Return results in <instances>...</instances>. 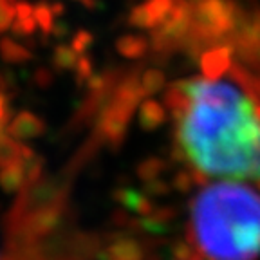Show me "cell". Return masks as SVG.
Wrapping results in <instances>:
<instances>
[{
  "label": "cell",
  "mask_w": 260,
  "mask_h": 260,
  "mask_svg": "<svg viewBox=\"0 0 260 260\" xmlns=\"http://www.w3.org/2000/svg\"><path fill=\"white\" fill-rule=\"evenodd\" d=\"M190 107L179 141L204 175L260 183V118L251 98L224 81H186Z\"/></svg>",
  "instance_id": "obj_1"
},
{
  "label": "cell",
  "mask_w": 260,
  "mask_h": 260,
  "mask_svg": "<svg viewBox=\"0 0 260 260\" xmlns=\"http://www.w3.org/2000/svg\"><path fill=\"white\" fill-rule=\"evenodd\" d=\"M190 233L204 260L260 258V193L246 184L222 181L195 195Z\"/></svg>",
  "instance_id": "obj_2"
},
{
  "label": "cell",
  "mask_w": 260,
  "mask_h": 260,
  "mask_svg": "<svg viewBox=\"0 0 260 260\" xmlns=\"http://www.w3.org/2000/svg\"><path fill=\"white\" fill-rule=\"evenodd\" d=\"M239 13L230 0H197L191 9V27L188 37L193 44H208L237 29Z\"/></svg>",
  "instance_id": "obj_3"
},
{
  "label": "cell",
  "mask_w": 260,
  "mask_h": 260,
  "mask_svg": "<svg viewBox=\"0 0 260 260\" xmlns=\"http://www.w3.org/2000/svg\"><path fill=\"white\" fill-rule=\"evenodd\" d=\"M232 47L219 45V47H210L206 53L201 56V71L206 80H219L224 73L232 71Z\"/></svg>",
  "instance_id": "obj_4"
},
{
  "label": "cell",
  "mask_w": 260,
  "mask_h": 260,
  "mask_svg": "<svg viewBox=\"0 0 260 260\" xmlns=\"http://www.w3.org/2000/svg\"><path fill=\"white\" fill-rule=\"evenodd\" d=\"M44 121L38 118L37 114L27 112V110H22L11 118V121L6 126V132H8L11 138L18 139V141H25V139H35L38 136L44 134Z\"/></svg>",
  "instance_id": "obj_5"
},
{
  "label": "cell",
  "mask_w": 260,
  "mask_h": 260,
  "mask_svg": "<svg viewBox=\"0 0 260 260\" xmlns=\"http://www.w3.org/2000/svg\"><path fill=\"white\" fill-rule=\"evenodd\" d=\"M138 118H139V125L145 130H155L167 119V110H165V105H161L157 100L146 98V100H143L139 103Z\"/></svg>",
  "instance_id": "obj_6"
},
{
  "label": "cell",
  "mask_w": 260,
  "mask_h": 260,
  "mask_svg": "<svg viewBox=\"0 0 260 260\" xmlns=\"http://www.w3.org/2000/svg\"><path fill=\"white\" fill-rule=\"evenodd\" d=\"M165 105L170 109V112L175 118H183L184 112L190 107V94L186 89V81H177L175 85H172L165 94Z\"/></svg>",
  "instance_id": "obj_7"
},
{
  "label": "cell",
  "mask_w": 260,
  "mask_h": 260,
  "mask_svg": "<svg viewBox=\"0 0 260 260\" xmlns=\"http://www.w3.org/2000/svg\"><path fill=\"white\" fill-rule=\"evenodd\" d=\"M24 181H27V177H25V168L22 159L20 161L9 162L6 167H0V186L4 188V190H18L24 184Z\"/></svg>",
  "instance_id": "obj_8"
},
{
  "label": "cell",
  "mask_w": 260,
  "mask_h": 260,
  "mask_svg": "<svg viewBox=\"0 0 260 260\" xmlns=\"http://www.w3.org/2000/svg\"><path fill=\"white\" fill-rule=\"evenodd\" d=\"M116 49L118 53L130 60L141 58L148 49V42L139 35H123L116 40Z\"/></svg>",
  "instance_id": "obj_9"
},
{
  "label": "cell",
  "mask_w": 260,
  "mask_h": 260,
  "mask_svg": "<svg viewBox=\"0 0 260 260\" xmlns=\"http://www.w3.org/2000/svg\"><path fill=\"white\" fill-rule=\"evenodd\" d=\"M22 152H24V145L22 143H18L15 138H11L6 130L0 132V167L20 161Z\"/></svg>",
  "instance_id": "obj_10"
},
{
  "label": "cell",
  "mask_w": 260,
  "mask_h": 260,
  "mask_svg": "<svg viewBox=\"0 0 260 260\" xmlns=\"http://www.w3.org/2000/svg\"><path fill=\"white\" fill-rule=\"evenodd\" d=\"M0 54L9 63H24V61L31 60V53L27 49L24 45L16 44L11 38H2L0 40Z\"/></svg>",
  "instance_id": "obj_11"
},
{
  "label": "cell",
  "mask_w": 260,
  "mask_h": 260,
  "mask_svg": "<svg viewBox=\"0 0 260 260\" xmlns=\"http://www.w3.org/2000/svg\"><path fill=\"white\" fill-rule=\"evenodd\" d=\"M80 54L73 49V45L58 44L53 51V63L60 71H73L78 63Z\"/></svg>",
  "instance_id": "obj_12"
},
{
  "label": "cell",
  "mask_w": 260,
  "mask_h": 260,
  "mask_svg": "<svg viewBox=\"0 0 260 260\" xmlns=\"http://www.w3.org/2000/svg\"><path fill=\"white\" fill-rule=\"evenodd\" d=\"M141 89L145 96H154V94L161 92L167 85V76L159 69H148L143 73L141 76Z\"/></svg>",
  "instance_id": "obj_13"
},
{
  "label": "cell",
  "mask_w": 260,
  "mask_h": 260,
  "mask_svg": "<svg viewBox=\"0 0 260 260\" xmlns=\"http://www.w3.org/2000/svg\"><path fill=\"white\" fill-rule=\"evenodd\" d=\"M35 18H37V24L42 31L53 32L54 15H53V11H51V6L45 4V2H40V4L35 6Z\"/></svg>",
  "instance_id": "obj_14"
},
{
  "label": "cell",
  "mask_w": 260,
  "mask_h": 260,
  "mask_svg": "<svg viewBox=\"0 0 260 260\" xmlns=\"http://www.w3.org/2000/svg\"><path fill=\"white\" fill-rule=\"evenodd\" d=\"M37 27H38V24H37L35 15L24 16V18H18V16H16L11 25V31H13V35H18V37H31L32 32L37 31Z\"/></svg>",
  "instance_id": "obj_15"
},
{
  "label": "cell",
  "mask_w": 260,
  "mask_h": 260,
  "mask_svg": "<svg viewBox=\"0 0 260 260\" xmlns=\"http://www.w3.org/2000/svg\"><path fill=\"white\" fill-rule=\"evenodd\" d=\"M16 18V9L13 0H0V32L13 25Z\"/></svg>",
  "instance_id": "obj_16"
},
{
  "label": "cell",
  "mask_w": 260,
  "mask_h": 260,
  "mask_svg": "<svg viewBox=\"0 0 260 260\" xmlns=\"http://www.w3.org/2000/svg\"><path fill=\"white\" fill-rule=\"evenodd\" d=\"M92 44H94L92 32L87 31V29H80L73 37V42H71V45H73V49L78 54H85L92 47Z\"/></svg>",
  "instance_id": "obj_17"
},
{
  "label": "cell",
  "mask_w": 260,
  "mask_h": 260,
  "mask_svg": "<svg viewBox=\"0 0 260 260\" xmlns=\"http://www.w3.org/2000/svg\"><path fill=\"white\" fill-rule=\"evenodd\" d=\"M162 170V162L155 157L150 159H145V161L139 165L138 172H139V177L145 179V181H152L154 177H157V174Z\"/></svg>",
  "instance_id": "obj_18"
},
{
  "label": "cell",
  "mask_w": 260,
  "mask_h": 260,
  "mask_svg": "<svg viewBox=\"0 0 260 260\" xmlns=\"http://www.w3.org/2000/svg\"><path fill=\"white\" fill-rule=\"evenodd\" d=\"M128 22H130V25H134V27H138V29H150V24H148V13H146L145 4L136 6V8L130 11Z\"/></svg>",
  "instance_id": "obj_19"
},
{
  "label": "cell",
  "mask_w": 260,
  "mask_h": 260,
  "mask_svg": "<svg viewBox=\"0 0 260 260\" xmlns=\"http://www.w3.org/2000/svg\"><path fill=\"white\" fill-rule=\"evenodd\" d=\"M74 71H76L78 81H80V83H83V81H85V83H87V81L92 78V61H90V58L85 56V54H80Z\"/></svg>",
  "instance_id": "obj_20"
},
{
  "label": "cell",
  "mask_w": 260,
  "mask_h": 260,
  "mask_svg": "<svg viewBox=\"0 0 260 260\" xmlns=\"http://www.w3.org/2000/svg\"><path fill=\"white\" fill-rule=\"evenodd\" d=\"M37 81H38V85H42V87L49 85V83L53 81V74L49 73V71L40 69V71L37 73Z\"/></svg>",
  "instance_id": "obj_21"
},
{
  "label": "cell",
  "mask_w": 260,
  "mask_h": 260,
  "mask_svg": "<svg viewBox=\"0 0 260 260\" xmlns=\"http://www.w3.org/2000/svg\"><path fill=\"white\" fill-rule=\"evenodd\" d=\"M51 11H53L54 16H60V15H63V13H65V6L61 4V2H56V4L51 6Z\"/></svg>",
  "instance_id": "obj_22"
},
{
  "label": "cell",
  "mask_w": 260,
  "mask_h": 260,
  "mask_svg": "<svg viewBox=\"0 0 260 260\" xmlns=\"http://www.w3.org/2000/svg\"><path fill=\"white\" fill-rule=\"evenodd\" d=\"M76 2H80V4H83L85 8H89V9L98 8V0H76Z\"/></svg>",
  "instance_id": "obj_23"
},
{
  "label": "cell",
  "mask_w": 260,
  "mask_h": 260,
  "mask_svg": "<svg viewBox=\"0 0 260 260\" xmlns=\"http://www.w3.org/2000/svg\"><path fill=\"white\" fill-rule=\"evenodd\" d=\"M65 29H67V25H65V24H58V25H54V27H53V32L56 35V37H58V35L61 37V35H65Z\"/></svg>",
  "instance_id": "obj_24"
}]
</instances>
